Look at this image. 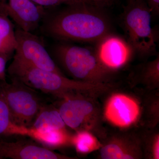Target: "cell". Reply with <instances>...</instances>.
<instances>
[{
  "label": "cell",
  "mask_w": 159,
  "mask_h": 159,
  "mask_svg": "<svg viewBox=\"0 0 159 159\" xmlns=\"http://www.w3.org/2000/svg\"><path fill=\"white\" fill-rule=\"evenodd\" d=\"M0 39L12 52L15 51L17 42L14 26L7 15L0 12Z\"/></svg>",
  "instance_id": "cell-16"
},
{
  "label": "cell",
  "mask_w": 159,
  "mask_h": 159,
  "mask_svg": "<svg viewBox=\"0 0 159 159\" xmlns=\"http://www.w3.org/2000/svg\"><path fill=\"white\" fill-rule=\"evenodd\" d=\"M15 36L17 47L14 58L41 70L62 74L37 36L19 28L15 30Z\"/></svg>",
  "instance_id": "cell-6"
},
{
  "label": "cell",
  "mask_w": 159,
  "mask_h": 159,
  "mask_svg": "<svg viewBox=\"0 0 159 159\" xmlns=\"http://www.w3.org/2000/svg\"><path fill=\"white\" fill-rule=\"evenodd\" d=\"M66 124L59 111L53 106L43 104L29 129L36 130L65 129Z\"/></svg>",
  "instance_id": "cell-12"
},
{
  "label": "cell",
  "mask_w": 159,
  "mask_h": 159,
  "mask_svg": "<svg viewBox=\"0 0 159 159\" xmlns=\"http://www.w3.org/2000/svg\"><path fill=\"white\" fill-rule=\"evenodd\" d=\"M101 9L80 2L54 13L46 12L42 31L47 36L61 41L97 42L109 33L110 27Z\"/></svg>",
  "instance_id": "cell-1"
},
{
  "label": "cell",
  "mask_w": 159,
  "mask_h": 159,
  "mask_svg": "<svg viewBox=\"0 0 159 159\" xmlns=\"http://www.w3.org/2000/svg\"><path fill=\"white\" fill-rule=\"evenodd\" d=\"M1 12L7 15L20 29L32 32L39 27L46 12L43 7L31 0H4Z\"/></svg>",
  "instance_id": "cell-7"
},
{
  "label": "cell",
  "mask_w": 159,
  "mask_h": 159,
  "mask_svg": "<svg viewBox=\"0 0 159 159\" xmlns=\"http://www.w3.org/2000/svg\"><path fill=\"white\" fill-rule=\"evenodd\" d=\"M148 6L151 12L157 14L159 11V0H148Z\"/></svg>",
  "instance_id": "cell-21"
},
{
  "label": "cell",
  "mask_w": 159,
  "mask_h": 159,
  "mask_svg": "<svg viewBox=\"0 0 159 159\" xmlns=\"http://www.w3.org/2000/svg\"><path fill=\"white\" fill-rule=\"evenodd\" d=\"M89 4L98 8H102L111 6L116 0H87Z\"/></svg>",
  "instance_id": "cell-20"
},
{
  "label": "cell",
  "mask_w": 159,
  "mask_h": 159,
  "mask_svg": "<svg viewBox=\"0 0 159 159\" xmlns=\"http://www.w3.org/2000/svg\"><path fill=\"white\" fill-rule=\"evenodd\" d=\"M28 136L49 147H60L68 142L65 129L36 130L28 129Z\"/></svg>",
  "instance_id": "cell-15"
},
{
  "label": "cell",
  "mask_w": 159,
  "mask_h": 159,
  "mask_svg": "<svg viewBox=\"0 0 159 159\" xmlns=\"http://www.w3.org/2000/svg\"><path fill=\"white\" fill-rule=\"evenodd\" d=\"M9 57L7 55L0 54V80H6V63Z\"/></svg>",
  "instance_id": "cell-19"
},
{
  "label": "cell",
  "mask_w": 159,
  "mask_h": 159,
  "mask_svg": "<svg viewBox=\"0 0 159 159\" xmlns=\"http://www.w3.org/2000/svg\"><path fill=\"white\" fill-rule=\"evenodd\" d=\"M139 114V107L135 101L122 94L113 96L106 108L107 119L120 127L130 125L136 121Z\"/></svg>",
  "instance_id": "cell-10"
},
{
  "label": "cell",
  "mask_w": 159,
  "mask_h": 159,
  "mask_svg": "<svg viewBox=\"0 0 159 159\" xmlns=\"http://www.w3.org/2000/svg\"><path fill=\"white\" fill-rule=\"evenodd\" d=\"M54 52L61 64L77 80L99 84L108 76L109 70L99 61L95 50L63 43L55 46Z\"/></svg>",
  "instance_id": "cell-3"
},
{
  "label": "cell",
  "mask_w": 159,
  "mask_h": 159,
  "mask_svg": "<svg viewBox=\"0 0 159 159\" xmlns=\"http://www.w3.org/2000/svg\"><path fill=\"white\" fill-rule=\"evenodd\" d=\"M72 142L77 151L81 153H88L96 150L99 146L97 139L86 131L78 132L72 139Z\"/></svg>",
  "instance_id": "cell-17"
},
{
  "label": "cell",
  "mask_w": 159,
  "mask_h": 159,
  "mask_svg": "<svg viewBox=\"0 0 159 159\" xmlns=\"http://www.w3.org/2000/svg\"><path fill=\"white\" fill-rule=\"evenodd\" d=\"M11 83L0 80L2 92L14 124L28 129L31 127L42 106L33 89L15 79Z\"/></svg>",
  "instance_id": "cell-5"
},
{
  "label": "cell",
  "mask_w": 159,
  "mask_h": 159,
  "mask_svg": "<svg viewBox=\"0 0 159 159\" xmlns=\"http://www.w3.org/2000/svg\"><path fill=\"white\" fill-rule=\"evenodd\" d=\"M151 13L143 0H131L122 16L127 42L133 51L142 55L156 51L157 36L151 27Z\"/></svg>",
  "instance_id": "cell-4"
},
{
  "label": "cell",
  "mask_w": 159,
  "mask_h": 159,
  "mask_svg": "<svg viewBox=\"0 0 159 159\" xmlns=\"http://www.w3.org/2000/svg\"><path fill=\"white\" fill-rule=\"evenodd\" d=\"M96 43L94 50L97 57L109 70L124 65L129 60L133 51L128 42L109 33Z\"/></svg>",
  "instance_id": "cell-8"
},
{
  "label": "cell",
  "mask_w": 159,
  "mask_h": 159,
  "mask_svg": "<svg viewBox=\"0 0 159 159\" xmlns=\"http://www.w3.org/2000/svg\"><path fill=\"white\" fill-rule=\"evenodd\" d=\"M69 159L32 141L7 142L0 139V159Z\"/></svg>",
  "instance_id": "cell-9"
},
{
  "label": "cell",
  "mask_w": 159,
  "mask_h": 159,
  "mask_svg": "<svg viewBox=\"0 0 159 159\" xmlns=\"http://www.w3.org/2000/svg\"><path fill=\"white\" fill-rule=\"evenodd\" d=\"M129 1H131V0H129Z\"/></svg>",
  "instance_id": "cell-24"
},
{
  "label": "cell",
  "mask_w": 159,
  "mask_h": 159,
  "mask_svg": "<svg viewBox=\"0 0 159 159\" xmlns=\"http://www.w3.org/2000/svg\"><path fill=\"white\" fill-rule=\"evenodd\" d=\"M58 111L66 125L79 129L93 112L90 102L77 97H67L60 105Z\"/></svg>",
  "instance_id": "cell-11"
},
{
  "label": "cell",
  "mask_w": 159,
  "mask_h": 159,
  "mask_svg": "<svg viewBox=\"0 0 159 159\" xmlns=\"http://www.w3.org/2000/svg\"><path fill=\"white\" fill-rule=\"evenodd\" d=\"M122 141L114 139L102 146L100 151V156L103 159H136L139 157V152L137 146Z\"/></svg>",
  "instance_id": "cell-13"
},
{
  "label": "cell",
  "mask_w": 159,
  "mask_h": 159,
  "mask_svg": "<svg viewBox=\"0 0 159 159\" xmlns=\"http://www.w3.org/2000/svg\"><path fill=\"white\" fill-rule=\"evenodd\" d=\"M7 72L15 79L33 89L61 97H68L71 92L98 86L97 84L69 79L63 74L38 68L29 63L13 58Z\"/></svg>",
  "instance_id": "cell-2"
},
{
  "label": "cell",
  "mask_w": 159,
  "mask_h": 159,
  "mask_svg": "<svg viewBox=\"0 0 159 159\" xmlns=\"http://www.w3.org/2000/svg\"><path fill=\"white\" fill-rule=\"evenodd\" d=\"M28 129L19 127L12 122L9 107L0 88V139L13 135L28 136Z\"/></svg>",
  "instance_id": "cell-14"
},
{
  "label": "cell",
  "mask_w": 159,
  "mask_h": 159,
  "mask_svg": "<svg viewBox=\"0 0 159 159\" xmlns=\"http://www.w3.org/2000/svg\"><path fill=\"white\" fill-rule=\"evenodd\" d=\"M159 138L157 139L153 146L154 157L155 159L159 158Z\"/></svg>",
  "instance_id": "cell-23"
},
{
  "label": "cell",
  "mask_w": 159,
  "mask_h": 159,
  "mask_svg": "<svg viewBox=\"0 0 159 159\" xmlns=\"http://www.w3.org/2000/svg\"><path fill=\"white\" fill-rule=\"evenodd\" d=\"M13 52H12L8 48L7 46L0 39V54L7 55L10 57V56Z\"/></svg>",
  "instance_id": "cell-22"
},
{
  "label": "cell",
  "mask_w": 159,
  "mask_h": 159,
  "mask_svg": "<svg viewBox=\"0 0 159 159\" xmlns=\"http://www.w3.org/2000/svg\"><path fill=\"white\" fill-rule=\"evenodd\" d=\"M32 2L42 7H54L56 6L66 4V5H72L75 3L80 2H88L87 0H31Z\"/></svg>",
  "instance_id": "cell-18"
}]
</instances>
